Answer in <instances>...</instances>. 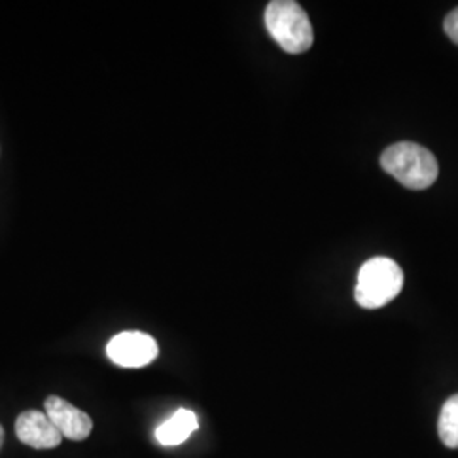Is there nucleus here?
<instances>
[{"label": "nucleus", "mask_w": 458, "mask_h": 458, "mask_svg": "<svg viewBox=\"0 0 458 458\" xmlns=\"http://www.w3.org/2000/svg\"><path fill=\"white\" fill-rule=\"evenodd\" d=\"M16 435L19 442L33 446L36 450L56 448L64 437L51 423L47 412L24 411L16 421Z\"/></svg>", "instance_id": "6"}, {"label": "nucleus", "mask_w": 458, "mask_h": 458, "mask_svg": "<svg viewBox=\"0 0 458 458\" xmlns=\"http://www.w3.org/2000/svg\"><path fill=\"white\" fill-rule=\"evenodd\" d=\"M438 435L443 445L458 450V394L443 404L438 420Z\"/></svg>", "instance_id": "8"}, {"label": "nucleus", "mask_w": 458, "mask_h": 458, "mask_svg": "<svg viewBox=\"0 0 458 458\" xmlns=\"http://www.w3.org/2000/svg\"><path fill=\"white\" fill-rule=\"evenodd\" d=\"M404 285L401 267L387 257H374L361 265L355 299L363 310H378L394 301Z\"/></svg>", "instance_id": "3"}, {"label": "nucleus", "mask_w": 458, "mask_h": 458, "mask_svg": "<svg viewBox=\"0 0 458 458\" xmlns=\"http://www.w3.org/2000/svg\"><path fill=\"white\" fill-rule=\"evenodd\" d=\"M265 24L280 48L293 55L311 48L314 41L311 21L294 0H274L267 5Z\"/></svg>", "instance_id": "2"}, {"label": "nucleus", "mask_w": 458, "mask_h": 458, "mask_svg": "<svg viewBox=\"0 0 458 458\" xmlns=\"http://www.w3.org/2000/svg\"><path fill=\"white\" fill-rule=\"evenodd\" d=\"M382 168L412 191L431 187L438 179V162L435 155L418 143L401 141L387 148L380 157Z\"/></svg>", "instance_id": "1"}, {"label": "nucleus", "mask_w": 458, "mask_h": 458, "mask_svg": "<svg viewBox=\"0 0 458 458\" xmlns=\"http://www.w3.org/2000/svg\"><path fill=\"white\" fill-rule=\"evenodd\" d=\"M109 360L124 369L147 367L158 357V344L141 331H123L107 344Z\"/></svg>", "instance_id": "4"}, {"label": "nucleus", "mask_w": 458, "mask_h": 458, "mask_svg": "<svg viewBox=\"0 0 458 458\" xmlns=\"http://www.w3.org/2000/svg\"><path fill=\"white\" fill-rule=\"evenodd\" d=\"M2 443H4V428L0 426V448H2Z\"/></svg>", "instance_id": "10"}, {"label": "nucleus", "mask_w": 458, "mask_h": 458, "mask_svg": "<svg viewBox=\"0 0 458 458\" xmlns=\"http://www.w3.org/2000/svg\"><path fill=\"white\" fill-rule=\"evenodd\" d=\"M443 28H445L446 36H448L455 45H458V7L457 9H454L448 16L445 17Z\"/></svg>", "instance_id": "9"}, {"label": "nucleus", "mask_w": 458, "mask_h": 458, "mask_svg": "<svg viewBox=\"0 0 458 458\" xmlns=\"http://www.w3.org/2000/svg\"><path fill=\"white\" fill-rule=\"evenodd\" d=\"M199 428L196 412L177 410L165 423L157 428L155 438L164 446H177L192 437Z\"/></svg>", "instance_id": "7"}, {"label": "nucleus", "mask_w": 458, "mask_h": 458, "mask_svg": "<svg viewBox=\"0 0 458 458\" xmlns=\"http://www.w3.org/2000/svg\"><path fill=\"white\" fill-rule=\"evenodd\" d=\"M45 410L51 423L66 440L83 442L92 433L94 423L90 416L58 395H49L45 401Z\"/></svg>", "instance_id": "5"}]
</instances>
